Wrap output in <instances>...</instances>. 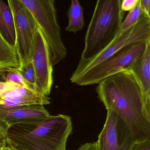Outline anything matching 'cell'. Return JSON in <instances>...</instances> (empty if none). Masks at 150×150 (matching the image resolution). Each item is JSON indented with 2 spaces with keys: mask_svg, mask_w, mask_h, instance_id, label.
<instances>
[{
  "mask_svg": "<svg viewBox=\"0 0 150 150\" xmlns=\"http://www.w3.org/2000/svg\"><path fill=\"white\" fill-rule=\"evenodd\" d=\"M96 91L106 109L114 112L130 129L135 142L150 139V112L132 73L123 70L105 79Z\"/></svg>",
  "mask_w": 150,
  "mask_h": 150,
  "instance_id": "1",
  "label": "cell"
},
{
  "mask_svg": "<svg viewBox=\"0 0 150 150\" xmlns=\"http://www.w3.org/2000/svg\"><path fill=\"white\" fill-rule=\"evenodd\" d=\"M73 124L68 115L59 114L10 126L7 145L19 150H67Z\"/></svg>",
  "mask_w": 150,
  "mask_h": 150,
  "instance_id": "2",
  "label": "cell"
},
{
  "mask_svg": "<svg viewBox=\"0 0 150 150\" xmlns=\"http://www.w3.org/2000/svg\"><path fill=\"white\" fill-rule=\"evenodd\" d=\"M121 3L122 0H97L80 60H86L96 56L114 39L124 16Z\"/></svg>",
  "mask_w": 150,
  "mask_h": 150,
  "instance_id": "3",
  "label": "cell"
},
{
  "mask_svg": "<svg viewBox=\"0 0 150 150\" xmlns=\"http://www.w3.org/2000/svg\"><path fill=\"white\" fill-rule=\"evenodd\" d=\"M32 14L50 47L55 66L66 58L67 51L60 36L55 0H18Z\"/></svg>",
  "mask_w": 150,
  "mask_h": 150,
  "instance_id": "4",
  "label": "cell"
},
{
  "mask_svg": "<svg viewBox=\"0 0 150 150\" xmlns=\"http://www.w3.org/2000/svg\"><path fill=\"white\" fill-rule=\"evenodd\" d=\"M150 39V17L143 13L132 26L116 35L112 41L97 55L90 59L79 60L70 80L73 82L98 64L103 62L127 46Z\"/></svg>",
  "mask_w": 150,
  "mask_h": 150,
  "instance_id": "5",
  "label": "cell"
},
{
  "mask_svg": "<svg viewBox=\"0 0 150 150\" xmlns=\"http://www.w3.org/2000/svg\"><path fill=\"white\" fill-rule=\"evenodd\" d=\"M147 40L138 41L123 47L72 83L81 86L98 84L105 79L127 70L131 63L144 52Z\"/></svg>",
  "mask_w": 150,
  "mask_h": 150,
  "instance_id": "6",
  "label": "cell"
},
{
  "mask_svg": "<svg viewBox=\"0 0 150 150\" xmlns=\"http://www.w3.org/2000/svg\"><path fill=\"white\" fill-rule=\"evenodd\" d=\"M13 15L16 45L20 67L31 61L34 34L39 28L31 12L18 0H7Z\"/></svg>",
  "mask_w": 150,
  "mask_h": 150,
  "instance_id": "7",
  "label": "cell"
},
{
  "mask_svg": "<svg viewBox=\"0 0 150 150\" xmlns=\"http://www.w3.org/2000/svg\"><path fill=\"white\" fill-rule=\"evenodd\" d=\"M105 122L99 135V150H131L135 142L130 129L113 111L107 109Z\"/></svg>",
  "mask_w": 150,
  "mask_h": 150,
  "instance_id": "8",
  "label": "cell"
},
{
  "mask_svg": "<svg viewBox=\"0 0 150 150\" xmlns=\"http://www.w3.org/2000/svg\"><path fill=\"white\" fill-rule=\"evenodd\" d=\"M32 62L36 75V91L45 96L51 93L53 66L50 47L39 28L34 34Z\"/></svg>",
  "mask_w": 150,
  "mask_h": 150,
  "instance_id": "9",
  "label": "cell"
},
{
  "mask_svg": "<svg viewBox=\"0 0 150 150\" xmlns=\"http://www.w3.org/2000/svg\"><path fill=\"white\" fill-rule=\"evenodd\" d=\"M43 105L0 107V119L9 126L39 120L50 116Z\"/></svg>",
  "mask_w": 150,
  "mask_h": 150,
  "instance_id": "10",
  "label": "cell"
},
{
  "mask_svg": "<svg viewBox=\"0 0 150 150\" xmlns=\"http://www.w3.org/2000/svg\"><path fill=\"white\" fill-rule=\"evenodd\" d=\"M47 96L18 85L15 86L0 96V107L9 108L50 104Z\"/></svg>",
  "mask_w": 150,
  "mask_h": 150,
  "instance_id": "11",
  "label": "cell"
},
{
  "mask_svg": "<svg viewBox=\"0 0 150 150\" xmlns=\"http://www.w3.org/2000/svg\"><path fill=\"white\" fill-rule=\"evenodd\" d=\"M127 70L136 79L142 92L146 108L150 112V39L147 40L144 52L131 63Z\"/></svg>",
  "mask_w": 150,
  "mask_h": 150,
  "instance_id": "12",
  "label": "cell"
},
{
  "mask_svg": "<svg viewBox=\"0 0 150 150\" xmlns=\"http://www.w3.org/2000/svg\"><path fill=\"white\" fill-rule=\"evenodd\" d=\"M0 33L11 45L15 47L16 32L13 15L9 5L0 0Z\"/></svg>",
  "mask_w": 150,
  "mask_h": 150,
  "instance_id": "13",
  "label": "cell"
},
{
  "mask_svg": "<svg viewBox=\"0 0 150 150\" xmlns=\"http://www.w3.org/2000/svg\"><path fill=\"white\" fill-rule=\"evenodd\" d=\"M20 68L16 47L8 43L0 33V69L19 70Z\"/></svg>",
  "mask_w": 150,
  "mask_h": 150,
  "instance_id": "14",
  "label": "cell"
},
{
  "mask_svg": "<svg viewBox=\"0 0 150 150\" xmlns=\"http://www.w3.org/2000/svg\"><path fill=\"white\" fill-rule=\"evenodd\" d=\"M68 24L66 31L77 33L84 26L83 9L78 0H71V4L68 11Z\"/></svg>",
  "mask_w": 150,
  "mask_h": 150,
  "instance_id": "15",
  "label": "cell"
},
{
  "mask_svg": "<svg viewBox=\"0 0 150 150\" xmlns=\"http://www.w3.org/2000/svg\"><path fill=\"white\" fill-rule=\"evenodd\" d=\"M0 76L4 81L13 83L21 87L32 90L23 77L19 70L0 69Z\"/></svg>",
  "mask_w": 150,
  "mask_h": 150,
  "instance_id": "16",
  "label": "cell"
},
{
  "mask_svg": "<svg viewBox=\"0 0 150 150\" xmlns=\"http://www.w3.org/2000/svg\"><path fill=\"white\" fill-rule=\"evenodd\" d=\"M143 13L141 8L140 1L138 0L134 8L129 11L125 20L122 21L118 34L134 24Z\"/></svg>",
  "mask_w": 150,
  "mask_h": 150,
  "instance_id": "17",
  "label": "cell"
},
{
  "mask_svg": "<svg viewBox=\"0 0 150 150\" xmlns=\"http://www.w3.org/2000/svg\"><path fill=\"white\" fill-rule=\"evenodd\" d=\"M19 71L31 89L36 91V75L32 61L21 66Z\"/></svg>",
  "mask_w": 150,
  "mask_h": 150,
  "instance_id": "18",
  "label": "cell"
},
{
  "mask_svg": "<svg viewBox=\"0 0 150 150\" xmlns=\"http://www.w3.org/2000/svg\"><path fill=\"white\" fill-rule=\"evenodd\" d=\"M9 126L0 119V144L7 145V135Z\"/></svg>",
  "mask_w": 150,
  "mask_h": 150,
  "instance_id": "19",
  "label": "cell"
},
{
  "mask_svg": "<svg viewBox=\"0 0 150 150\" xmlns=\"http://www.w3.org/2000/svg\"><path fill=\"white\" fill-rule=\"evenodd\" d=\"M131 150H150V139L135 142Z\"/></svg>",
  "mask_w": 150,
  "mask_h": 150,
  "instance_id": "20",
  "label": "cell"
},
{
  "mask_svg": "<svg viewBox=\"0 0 150 150\" xmlns=\"http://www.w3.org/2000/svg\"><path fill=\"white\" fill-rule=\"evenodd\" d=\"M138 0H122L121 8L123 11H129L135 5Z\"/></svg>",
  "mask_w": 150,
  "mask_h": 150,
  "instance_id": "21",
  "label": "cell"
},
{
  "mask_svg": "<svg viewBox=\"0 0 150 150\" xmlns=\"http://www.w3.org/2000/svg\"><path fill=\"white\" fill-rule=\"evenodd\" d=\"M16 85H17L6 81H0V96L6 91Z\"/></svg>",
  "mask_w": 150,
  "mask_h": 150,
  "instance_id": "22",
  "label": "cell"
},
{
  "mask_svg": "<svg viewBox=\"0 0 150 150\" xmlns=\"http://www.w3.org/2000/svg\"><path fill=\"white\" fill-rule=\"evenodd\" d=\"M141 8L144 14L150 17V0H139Z\"/></svg>",
  "mask_w": 150,
  "mask_h": 150,
  "instance_id": "23",
  "label": "cell"
},
{
  "mask_svg": "<svg viewBox=\"0 0 150 150\" xmlns=\"http://www.w3.org/2000/svg\"><path fill=\"white\" fill-rule=\"evenodd\" d=\"M77 150H99L97 142L86 143L81 145Z\"/></svg>",
  "mask_w": 150,
  "mask_h": 150,
  "instance_id": "24",
  "label": "cell"
},
{
  "mask_svg": "<svg viewBox=\"0 0 150 150\" xmlns=\"http://www.w3.org/2000/svg\"><path fill=\"white\" fill-rule=\"evenodd\" d=\"M2 150H10V149L9 146L7 145L4 146L2 149Z\"/></svg>",
  "mask_w": 150,
  "mask_h": 150,
  "instance_id": "25",
  "label": "cell"
},
{
  "mask_svg": "<svg viewBox=\"0 0 150 150\" xmlns=\"http://www.w3.org/2000/svg\"><path fill=\"white\" fill-rule=\"evenodd\" d=\"M9 147L10 149V150H19L17 149H16V148H13V147H10V146H9Z\"/></svg>",
  "mask_w": 150,
  "mask_h": 150,
  "instance_id": "26",
  "label": "cell"
},
{
  "mask_svg": "<svg viewBox=\"0 0 150 150\" xmlns=\"http://www.w3.org/2000/svg\"><path fill=\"white\" fill-rule=\"evenodd\" d=\"M4 146V145H2V144H0V150H2V149L3 148Z\"/></svg>",
  "mask_w": 150,
  "mask_h": 150,
  "instance_id": "27",
  "label": "cell"
}]
</instances>
